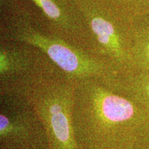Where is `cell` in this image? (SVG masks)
<instances>
[{"instance_id": "cell-6", "label": "cell", "mask_w": 149, "mask_h": 149, "mask_svg": "<svg viewBox=\"0 0 149 149\" xmlns=\"http://www.w3.org/2000/svg\"><path fill=\"white\" fill-rule=\"evenodd\" d=\"M0 59L1 76L24 70L28 64L26 57L17 50L1 48Z\"/></svg>"}, {"instance_id": "cell-2", "label": "cell", "mask_w": 149, "mask_h": 149, "mask_svg": "<svg viewBox=\"0 0 149 149\" xmlns=\"http://www.w3.org/2000/svg\"><path fill=\"white\" fill-rule=\"evenodd\" d=\"M13 40L36 47L65 72L69 79L85 80L109 78L107 63L88 55L57 37L43 34L25 18L15 21L9 28Z\"/></svg>"}, {"instance_id": "cell-7", "label": "cell", "mask_w": 149, "mask_h": 149, "mask_svg": "<svg viewBox=\"0 0 149 149\" xmlns=\"http://www.w3.org/2000/svg\"><path fill=\"white\" fill-rule=\"evenodd\" d=\"M144 48V52L145 55L146 56V58L148 60H149V40L147 41V42L145 44Z\"/></svg>"}, {"instance_id": "cell-8", "label": "cell", "mask_w": 149, "mask_h": 149, "mask_svg": "<svg viewBox=\"0 0 149 149\" xmlns=\"http://www.w3.org/2000/svg\"><path fill=\"white\" fill-rule=\"evenodd\" d=\"M146 90H147V92H148V95H149V83H148V86H147V88H146Z\"/></svg>"}, {"instance_id": "cell-1", "label": "cell", "mask_w": 149, "mask_h": 149, "mask_svg": "<svg viewBox=\"0 0 149 149\" xmlns=\"http://www.w3.org/2000/svg\"><path fill=\"white\" fill-rule=\"evenodd\" d=\"M75 88L73 124L76 140L91 149H109L115 127L133 117L134 108L125 98L113 94L92 79L79 81Z\"/></svg>"}, {"instance_id": "cell-4", "label": "cell", "mask_w": 149, "mask_h": 149, "mask_svg": "<svg viewBox=\"0 0 149 149\" xmlns=\"http://www.w3.org/2000/svg\"><path fill=\"white\" fill-rule=\"evenodd\" d=\"M78 7L96 38L102 53L117 59L124 58L120 36L113 24L95 6L79 0Z\"/></svg>"}, {"instance_id": "cell-3", "label": "cell", "mask_w": 149, "mask_h": 149, "mask_svg": "<svg viewBox=\"0 0 149 149\" xmlns=\"http://www.w3.org/2000/svg\"><path fill=\"white\" fill-rule=\"evenodd\" d=\"M74 90L70 85H57L33 96V106L51 149H80L73 124Z\"/></svg>"}, {"instance_id": "cell-5", "label": "cell", "mask_w": 149, "mask_h": 149, "mask_svg": "<svg viewBox=\"0 0 149 149\" xmlns=\"http://www.w3.org/2000/svg\"><path fill=\"white\" fill-rule=\"evenodd\" d=\"M55 26L70 31L75 27L71 19L55 0H32Z\"/></svg>"}]
</instances>
